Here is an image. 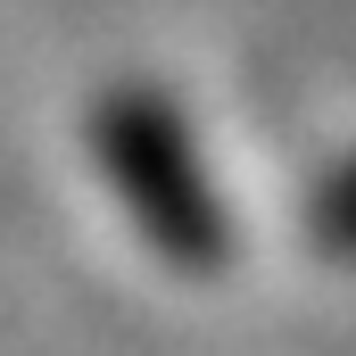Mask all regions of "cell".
Masks as SVG:
<instances>
[{"label":"cell","mask_w":356,"mask_h":356,"mask_svg":"<svg viewBox=\"0 0 356 356\" xmlns=\"http://www.w3.org/2000/svg\"><path fill=\"white\" fill-rule=\"evenodd\" d=\"M307 241H315V257L356 266V149L315 182V199H307Z\"/></svg>","instance_id":"7a4b0ae2"},{"label":"cell","mask_w":356,"mask_h":356,"mask_svg":"<svg viewBox=\"0 0 356 356\" xmlns=\"http://www.w3.org/2000/svg\"><path fill=\"white\" fill-rule=\"evenodd\" d=\"M91 149L99 175L116 191V207L149 232V249L182 273H216L232 257V216L207 182V158L175 116L166 91H108L91 116Z\"/></svg>","instance_id":"6da1fadb"}]
</instances>
